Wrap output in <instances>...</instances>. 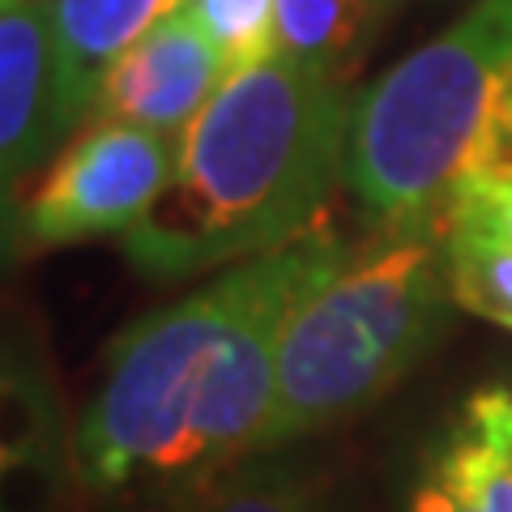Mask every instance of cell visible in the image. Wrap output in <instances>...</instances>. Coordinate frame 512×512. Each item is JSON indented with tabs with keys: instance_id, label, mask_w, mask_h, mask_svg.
I'll return each instance as SVG.
<instances>
[{
	"instance_id": "obj_3",
	"label": "cell",
	"mask_w": 512,
	"mask_h": 512,
	"mask_svg": "<svg viewBox=\"0 0 512 512\" xmlns=\"http://www.w3.org/2000/svg\"><path fill=\"white\" fill-rule=\"evenodd\" d=\"M512 167V0H478L376 77L346 133V184L376 227L444 218L461 184Z\"/></svg>"
},
{
	"instance_id": "obj_2",
	"label": "cell",
	"mask_w": 512,
	"mask_h": 512,
	"mask_svg": "<svg viewBox=\"0 0 512 512\" xmlns=\"http://www.w3.org/2000/svg\"><path fill=\"white\" fill-rule=\"evenodd\" d=\"M350 94L291 56L231 73L180 141L167 188L124 235L150 282H184L291 244L346 175Z\"/></svg>"
},
{
	"instance_id": "obj_14",
	"label": "cell",
	"mask_w": 512,
	"mask_h": 512,
	"mask_svg": "<svg viewBox=\"0 0 512 512\" xmlns=\"http://www.w3.org/2000/svg\"><path fill=\"white\" fill-rule=\"evenodd\" d=\"M448 205H461V210L478 214L487 227H495L500 235L512 239V167L487 171V175H478V180L461 184Z\"/></svg>"
},
{
	"instance_id": "obj_11",
	"label": "cell",
	"mask_w": 512,
	"mask_h": 512,
	"mask_svg": "<svg viewBox=\"0 0 512 512\" xmlns=\"http://www.w3.org/2000/svg\"><path fill=\"white\" fill-rule=\"evenodd\" d=\"M444 269L453 303L474 316L512 329V239L487 227L478 214L444 210Z\"/></svg>"
},
{
	"instance_id": "obj_8",
	"label": "cell",
	"mask_w": 512,
	"mask_h": 512,
	"mask_svg": "<svg viewBox=\"0 0 512 512\" xmlns=\"http://www.w3.org/2000/svg\"><path fill=\"white\" fill-rule=\"evenodd\" d=\"M227 77L231 73L218 47L184 13H171L137 47H128L116 69L107 73L90 120H124L184 141Z\"/></svg>"
},
{
	"instance_id": "obj_13",
	"label": "cell",
	"mask_w": 512,
	"mask_h": 512,
	"mask_svg": "<svg viewBox=\"0 0 512 512\" xmlns=\"http://www.w3.org/2000/svg\"><path fill=\"white\" fill-rule=\"evenodd\" d=\"M180 13L218 47L227 73L274 56V0H184Z\"/></svg>"
},
{
	"instance_id": "obj_15",
	"label": "cell",
	"mask_w": 512,
	"mask_h": 512,
	"mask_svg": "<svg viewBox=\"0 0 512 512\" xmlns=\"http://www.w3.org/2000/svg\"><path fill=\"white\" fill-rule=\"evenodd\" d=\"M406 512H487V508L478 504L457 478H448L436 461H427L423 478L414 483L410 500H406Z\"/></svg>"
},
{
	"instance_id": "obj_16",
	"label": "cell",
	"mask_w": 512,
	"mask_h": 512,
	"mask_svg": "<svg viewBox=\"0 0 512 512\" xmlns=\"http://www.w3.org/2000/svg\"><path fill=\"white\" fill-rule=\"evenodd\" d=\"M508 397H512V389H508Z\"/></svg>"
},
{
	"instance_id": "obj_7",
	"label": "cell",
	"mask_w": 512,
	"mask_h": 512,
	"mask_svg": "<svg viewBox=\"0 0 512 512\" xmlns=\"http://www.w3.org/2000/svg\"><path fill=\"white\" fill-rule=\"evenodd\" d=\"M73 423L43 350L0 333V512H60L77 487Z\"/></svg>"
},
{
	"instance_id": "obj_10",
	"label": "cell",
	"mask_w": 512,
	"mask_h": 512,
	"mask_svg": "<svg viewBox=\"0 0 512 512\" xmlns=\"http://www.w3.org/2000/svg\"><path fill=\"white\" fill-rule=\"evenodd\" d=\"M397 0H274V52L346 82Z\"/></svg>"
},
{
	"instance_id": "obj_12",
	"label": "cell",
	"mask_w": 512,
	"mask_h": 512,
	"mask_svg": "<svg viewBox=\"0 0 512 512\" xmlns=\"http://www.w3.org/2000/svg\"><path fill=\"white\" fill-rule=\"evenodd\" d=\"M175 512H325V487L269 448L218 474Z\"/></svg>"
},
{
	"instance_id": "obj_6",
	"label": "cell",
	"mask_w": 512,
	"mask_h": 512,
	"mask_svg": "<svg viewBox=\"0 0 512 512\" xmlns=\"http://www.w3.org/2000/svg\"><path fill=\"white\" fill-rule=\"evenodd\" d=\"M56 146V52L47 0H0V269L26 252V184Z\"/></svg>"
},
{
	"instance_id": "obj_1",
	"label": "cell",
	"mask_w": 512,
	"mask_h": 512,
	"mask_svg": "<svg viewBox=\"0 0 512 512\" xmlns=\"http://www.w3.org/2000/svg\"><path fill=\"white\" fill-rule=\"evenodd\" d=\"M342 252L320 218L291 244L133 320L73 423L77 491L116 508L175 512L218 474L265 453L282 325Z\"/></svg>"
},
{
	"instance_id": "obj_4",
	"label": "cell",
	"mask_w": 512,
	"mask_h": 512,
	"mask_svg": "<svg viewBox=\"0 0 512 512\" xmlns=\"http://www.w3.org/2000/svg\"><path fill=\"white\" fill-rule=\"evenodd\" d=\"M453 308L444 218L389 222L346 248L282 325L265 453L372 410L431 350Z\"/></svg>"
},
{
	"instance_id": "obj_9",
	"label": "cell",
	"mask_w": 512,
	"mask_h": 512,
	"mask_svg": "<svg viewBox=\"0 0 512 512\" xmlns=\"http://www.w3.org/2000/svg\"><path fill=\"white\" fill-rule=\"evenodd\" d=\"M184 0H47L56 52V128L60 141L90 120L107 73L128 47L158 22L180 13Z\"/></svg>"
},
{
	"instance_id": "obj_5",
	"label": "cell",
	"mask_w": 512,
	"mask_h": 512,
	"mask_svg": "<svg viewBox=\"0 0 512 512\" xmlns=\"http://www.w3.org/2000/svg\"><path fill=\"white\" fill-rule=\"evenodd\" d=\"M180 141L124 120H90L26 197L22 248H69L128 235L167 188Z\"/></svg>"
}]
</instances>
